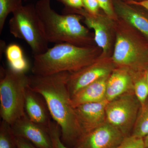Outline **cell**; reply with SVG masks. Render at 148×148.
<instances>
[{
    "mask_svg": "<svg viewBox=\"0 0 148 148\" xmlns=\"http://www.w3.org/2000/svg\"><path fill=\"white\" fill-rule=\"evenodd\" d=\"M70 73L29 76V87L44 99L51 118L59 125L61 139L69 148H76L83 137L68 87Z\"/></svg>",
    "mask_w": 148,
    "mask_h": 148,
    "instance_id": "obj_1",
    "label": "cell"
},
{
    "mask_svg": "<svg viewBox=\"0 0 148 148\" xmlns=\"http://www.w3.org/2000/svg\"><path fill=\"white\" fill-rule=\"evenodd\" d=\"M35 8L40 31L48 43L91 46L92 39L88 30L81 23V15L59 14L51 8V0H38Z\"/></svg>",
    "mask_w": 148,
    "mask_h": 148,
    "instance_id": "obj_2",
    "label": "cell"
},
{
    "mask_svg": "<svg viewBox=\"0 0 148 148\" xmlns=\"http://www.w3.org/2000/svg\"><path fill=\"white\" fill-rule=\"evenodd\" d=\"M97 50L92 46L58 44L45 53L34 56V75H48L62 73H73L96 60Z\"/></svg>",
    "mask_w": 148,
    "mask_h": 148,
    "instance_id": "obj_3",
    "label": "cell"
},
{
    "mask_svg": "<svg viewBox=\"0 0 148 148\" xmlns=\"http://www.w3.org/2000/svg\"><path fill=\"white\" fill-rule=\"evenodd\" d=\"M29 76L10 67L1 69L0 115L10 125L26 114V90Z\"/></svg>",
    "mask_w": 148,
    "mask_h": 148,
    "instance_id": "obj_4",
    "label": "cell"
},
{
    "mask_svg": "<svg viewBox=\"0 0 148 148\" xmlns=\"http://www.w3.org/2000/svg\"><path fill=\"white\" fill-rule=\"evenodd\" d=\"M129 34H117L112 60L116 67L124 68L138 75L148 68V40Z\"/></svg>",
    "mask_w": 148,
    "mask_h": 148,
    "instance_id": "obj_5",
    "label": "cell"
},
{
    "mask_svg": "<svg viewBox=\"0 0 148 148\" xmlns=\"http://www.w3.org/2000/svg\"><path fill=\"white\" fill-rule=\"evenodd\" d=\"M9 22L10 32L14 36L24 40L29 45L34 56L47 50L48 43L40 31L35 5H23L15 11Z\"/></svg>",
    "mask_w": 148,
    "mask_h": 148,
    "instance_id": "obj_6",
    "label": "cell"
},
{
    "mask_svg": "<svg viewBox=\"0 0 148 148\" xmlns=\"http://www.w3.org/2000/svg\"><path fill=\"white\" fill-rule=\"evenodd\" d=\"M140 107L134 91L125 93L108 102L106 121L128 137L132 134Z\"/></svg>",
    "mask_w": 148,
    "mask_h": 148,
    "instance_id": "obj_7",
    "label": "cell"
},
{
    "mask_svg": "<svg viewBox=\"0 0 148 148\" xmlns=\"http://www.w3.org/2000/svg\"><path fill=\"white\" fill-rule=\"evenodd\" d=\"M116 68L112 60L110 61L97 59L79 71L70 73L68 87L71 98L88 84L110 75Z\"/></svg>",
    "mask_w": 148,
    "mask_h": 148,
    "instance_id": "obj_8",
    "label": "cell"
},
{
    "mask_svg": "<svg viewBox=\"0 0 148 148\" xmlns=\"http://www.w3.org/2000/svg\"><path fill=\"white\" fill-rule=\"evenodd\" d=\"M11 126L15 137L27 140L36 147L53 148L47 127L33 122L26 114Z\"/></svg>",
    "mask_w": 148,
    "mask_h": 148,
    "instance_id": "obj_9",
    "label": "cell"
},
{
    "mask_svg": "<svg viewBox=\"0 0 148 148\" xmlns=\"http://www.w3.org/2000/svg\"><path fill=\"white\" fill-rule=\"evenodd\" d=\"M108 122L83 137L79 148H116L126 138Z\"/></svg>",
    "mask_w": 148,
    "mask_h": 148,
    "instance_id": "obj_10",
    "label": "cell"
},
{
    "mask_svg": "<svg viewBox=\"0 0 148 148\" xmlns=\"http://www.w3.org/2000/svg\"><path fill=\"white\" fill-rule=\"evenodd\" d=\"M108 103L107 100H105L85 103L75 108L83 137L107 121L106 109Z\"/></svg>",
    "mask_w": 148,
    "mask_h": 148,
    "instance_id": "obj_11",
    "label": "cell"
},
{
    "mask_svg": "<svg viewBox=\"0 0 148 148\" xmlns=\"http://www.w3.org/2000/svg\"><path fill=\"white\" fill-rule=\"evenodd\" d=\"M64 12L65 14H76L82 16L85 24L94 31V40L96 44L102 49L103 53L108 52L110 47V34L108 24L104 16L99 14L96 15L91 14L83 8H66L64 9Z\"/></svg>",
    "mask_w": 148,
    "mask_h": 148,
    "instance_id": "obj_12",
    "label": "cell"
},
{
    "mask_svg": "<svg viewBox=\"0 0 148 148\" xmlns=\"http://www.w3.org/2000/svg\"><path fill=\"white\" fill-rule=\"evenodd\" d=\"M140 75L124 68L116 67L110 74L107 81V101L109 102L125 93L134 91V82Z\"/></svg>",
    "mask_w": 148,
    "mask_h": 148,
    "instance_id": "obj_13",
    "label": "cell"
},
{
    "mask_svg": "<svg viewBox=\"0 0 148 148\" xmlns=\"http://www.w3.org/2000/svg\"><path fill=\"white\" fill-rule=\"evenodd\" d=\"M25 110L30 120L42 126L47 127L51 121V116L44 99L29 86L26 90Z\"/></svg>",
    "mask_w": 148,
    "mask_h": 148,
    "instance_id": "obj_14",
    "label": "cell"
},
{
    "mask_svg": "<svg viewBox=\"0 0 148 148\" xmlns=\"http://www.w3.org/2000/svg\"><path fill=\"white\" fill-rule=\"evenodd\" d=\"M113 3L116 14L138 30L148 40L147 14L120 0H114Z\"/></svg>",
    "mask_w": 148,
    "mask_h": 148,
    "instance_id": "obj_15",
    "label": "cell"
},
{
    "mask_svg": "<svg viewBox=\"0 0 148 148\" xmlns=\"http://www.w3.org/2000/svg\"><path fill=\"white\" fill-rule=\"evenodd\" d=\"M109 76L95 81L76 93L71 98L73 107L106 100V86Z\"/></svg>",
    "mask_w": 148,
    "mask_h": 148,
    "instance_id": "obj_16",
    "label": "cell"
},
{
    "mask_svg": "<svg viewBox=\"0 0 148 148\" xmlns=\"http://www.w3.org/2000/svg\"><path fill=\"white\" fill-rule=\"evenodd\" d=\"M10 68L16 71L24 72L29 69V64L23 55L19 46L12 44L8 46L5 51Z\"/></svg>",
    "mask_w": 148,
    "mask_h": 148,
    "instance_id": "obj_17",
    "label": "cell"
},
{
    "mask_svg": "<svg viewBox=\"0 0 148 148\" xmlns=\"http://www.w3.org/2000/svg\"><path fill=\"white\" fill-rule=\"evenodd\" d=\"M148 135V98L139 110L131 135L143 138Z\"/></svg>",
    "mask_w": 148,
    "mask_h": 148,
    "instance_id": "obj_18",
    "label": "cell"
},
{
    "mask_svg": "<svg viewBox=\"0 0 148 148\" xmlns=\"http://www.w3.org/2000/svg\"><path fill=\"white\" fill-rule=\"evenodd\" d=\"M0 148H18L10 125L2 120L0 124Z\"/></svg>",
    "mask_w": 148,
    "mask_h": 148,
    "instance_id": "obj_19",
    "label": "cell"
},
{
    "mask_svg": "<svg viewBox=\"0 0 148 148\" xmlns=\"http://www.w3.org/2000/svg\"><path fill=\"white\" fill-rule=\"evenodd\" d=\"M23 5L22 0H0V34L2 32L9 14Z\"/></svg>",
    "mask_w": 148,
    "mask_h": 148,
    "instance_id": "obj_20",
    "label": "cell"
},
{
    "mask_svg": "<svg viewBox=\"0 0 148 148\" xmlns=\"http://www.w3.org/2000/svg\"><path fill=\"white\" fill-rule=\"evenodd\" d=\"M145 75L137 77L134 84V93L140 101L141 106L148 98V84Z\"/></svg>",
    "mask_w": 148,
    "mask_h": 148,
    "instance_id": "obj_21",
    "label": "cell"
},
{
    "mask_svg": "<svg viewBox=\"0 0 148 148\" xmlns=\"http://www.w3.org/2000/svg\"><path fill=\"white\" fill-rule=\"evenodd\" d=\"M47 128L52 141L53 148H71L65 145L61 140V129L55 121H51Z\"/></svg>",
    "mask_w": 148,
    "mask_h": 148,
    "instance_id": "obj_22",
    "label": "cell"
},
{
    "mask_svg": "<svg viewBox=\"0 0 148 148\" xmlns=\"http://www.w3.org/2000/svg\"><path fill=\"white\" fill-rule=\"evenodd\" d=\"M116 148H145L143 138L132 135L126 137Z\"/></svg>",
    "mask_w": 148,
    "mask_h": 148,
    "instance_id": "obj_23",
    "label": "cell"
},
{
    "mask_svg": "<svg viewBox=\"0 0 148 148\" xmlns=\"http://www.w3.org/2000/svg\"><path fill=\"white\" fill-rule=\"evenodd\" d=\"M100 8H101L106 16L111 19L116 18V14L115 12L113 1L112 0H97Z\"/></svg>",
    "mask_w": 148,
    "mask_h": 148,
    "instance_id": "obj_24",
    "label": "cell"
},
{
    "mask_svg": "<svg viewBox=\"0 0 148 148\" xmlns=\"http://www.w3.org/2000/svg\"><path fill=\"white\" fill-rule=\"evenodd\" d=\"M84 8L88 12L94 15L99 14L100 8L97 0H83Z\"/></svg>",
    "mask_w": 148,
    "mask_h": 148,
    "instance_id": "obj_25",
    "label": "cell"
},
{
    "mask_svg": "<svg viewBox=\"0 0 148 148\" xmlns=\"http://www.w3.org/2000/svg\"><path fill=\"white\" fill-rule=\"evenodd\" d=\"M66 5V8L81 9L84 8L83 0H57Z\"/></svg>",
    "mask_w": 148,
    "mask_h": 148,
    "instance_id": "obj_26",
    "label": "cell"
},
{
    "mask_svg": "<svg viewBox=\"0 0 148 148\" xmlns=\"http://www.w3.org/2000/svg\"><path fill=\"white\" fill-rule=\"evenodd\" d=\"M16 138L18 148H37L27 140L17 137Z\"/></svg>",
    "mask_w": 148,
    "mask_h": 148,
    "instance_id": "obj_27",
    "label": "cell"
},
{
    "mask_svg": "<svg viewBox=\"0 0 148 148\" xmlns=\"http://www.w3.org/2000/svg\"><path fill=\"white\" fill-rule=\"evenodd\" d=\"M131 5H135L141 7L148 11V0H129L127 2Z\"/></svg>",
    "mask_w": 148,
    "mask_h": 148,
    "instance_id": "obj_28",
    "label": "cell"
},
{
    "mask_svg": "<svg viewBox=\"0 0 148 148\" xmlns=\"http://www.w3.org/2000/svg\"><path fill=\"white\" fill-rule=\"evenodd\" d=\"M145 148H148V135L144 138Z\"/></svg>",
    "mask_w": 148,
    "mask_h": 148,
    "instance_id": "obj_29",
    "label": "cell"
},
{
    "mask_svg": "<svg viewBox=\"0 0 148 148\" xmlns=\"http://www.w3.org/2000/svg\"><path fill=\"white\" fill-rule=\"evenodd\" d=\"M145 78L146 81H147L148 84V68L146 71L145 73Z\"/></svg>",
    "mask_w": 148,
    "mask_h": 148,
    "instance_id": "obj_30",
    "label": "cell"
},
{
    "mask_svg": "<svg viewBox=\"0 0 148 148\" xmlns=\"http://www.w3.org/2000/svg\"></svg>",
    "mask_w": 148,
    "mask_h": 148,
    "instance_id": "obj_31",
    "label": "cell"
}]
</instances>
